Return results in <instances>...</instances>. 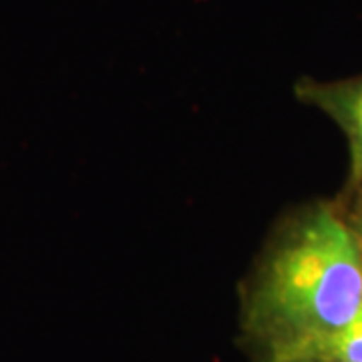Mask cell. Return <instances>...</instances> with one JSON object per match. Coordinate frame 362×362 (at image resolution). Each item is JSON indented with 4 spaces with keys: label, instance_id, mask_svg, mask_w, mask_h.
Segmentation results:
<instances>
[{
    "label": "cell",
    "instance_id": "277c9868",
    "mask_svg": "<svg viewBox=\"0 0 362 362\" xmlns=\"http://www.w3.org/2000/svg\"><path fill=\"white\" fill-rule=\"evenodd\" d=\"M340 207L362 242V185L346 189V199L340 204Z\"/></svg>",
    "mask_w": 362,
    "mask_h": 362
},
{
    "label": "cell",
    "instance_id": "3957f363",
    "mask_svg": "<svg viewBox=\"0 0 362 362\" xmlns=\"http://www.w3.org/2000/svg\"><path fill=\"white\" fill-rule=\"evenodd\" d=\"M298 356H316L340 362H362V308L334 337L326 338L320 344L312 346ZM292 358V356H288Z\"/></svg>",
    "mask_w": 362,
    "mask_h": 362
},
{
    "label": "cell",
    "instance_id": "5b68a950",
    "mask_svg": "<svg viewBox=\"0 0 362 362\" xmlns=\"http://www.w3.org/2000/svg\"><path fill=\"white\" fill-rule=\"evenodd\" d=\"M266 362H340V361L316 358V356H292V358H268Z\"/></svg>",
    "mask_w": 362,
    "mask_h": 362
},
{
    "label": "cell",
    "instance_id": "6da1fadb",
    "mask_svg": "<svg viewBox=\"0 0 362 362\" xmlns=\"http://www.w3.org/2000/svg\"><path fill=\"white\" fill-rule=\"evenodd\" d=\"M362 308V242L340 204H316L280 228L250 286L244 324L268 358L334 337Z\"/></svg>",
    "mask_w": 362,
    "mask_h": 362
},
{
    "label": "cell",
    "instance_id": "7a4b0ae2",
    "mask_svg": "<svg viewBox=\"0 0 362 362\" xmlns=\"http://www.w3.org/2000/svg\"><path fill=\"white\" fill-rule=\"evenodd\" d=\"M294 93L302 103L320 109L342 129L350 153L346 189L362 185V75L338 81L304 77Z\"/></svg>",
    "mask_w": 362,
    "mask_h": 362
}]
</instances>
